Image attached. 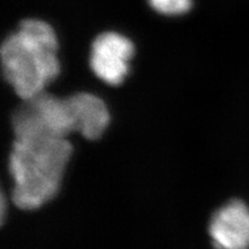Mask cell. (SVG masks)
<instances>
[{
	"instance_id": "1",
	"label": "cell",
	"mask_w": 249,
	"mask_h": 249,
	"mask_svg": "<svg viewBox=\"0 0 249 249\" xmlns=\"http://www.w3.org/2000/svg\"><path fill=\"white\" fill-rule=\"evenodd\" d=\"M58 38L53 28L37 18H27L1 45L5 80L22 101L46 91L60 73Z\"/></svg>"
},
{
	"instance_id": "2",
	"label": "cell",
	"mask_w": 249,
	"mask_h": 249,
	"mask_svg": "<svg viewBox=\"0 0 249 249\" xmlns=\"http://www.w3.org/2000/svg\"><path fill=\"white\" fill-rule=\"evenodd\" d=\"M71 154L67 139H15L9 155L14 204L35 210L51 201L58 194Z\"/></svg>"
},
{
	"instance_id": "3",
	"label": "cell",
	"mask_w": 249,
	"mask_h": 249,
	"mask_svg": "<svg viewBox=\"0 0 249 249\" xmlns=\"http://www.w3.org/2000/svg\"><path fill=\"white\" fill-rule=\"evenodd\" d=\"M15 139H67L79 133V118L73 95L60 98L42 92L26 99L12 116Z\"/></svg>"
},
{
	"instance_id": "4",
	"label": "cell",
	"mask_w": 249,
	"mask_h": 249,
	"mask_svg": "<svg viewBox=\"0 0 249 249\" xmlns=\"http://www.w3.org/2000/svg\"><path fill=\"white\" fill-rule=\"evenodd\" d=\"M135 48L132 40L114 31H107L93 39L90 67L96 76L110 86H119L128 75Z\"/></svg>"
},
{
	"instance_id": "5",
	"label": "cell",
	"mask_w": 249,
	"mask_h": 249,
	"mask_svg": "<svg viewBox=\"0 0 249 249\" xmlns=\"http://www.w3.org/2000/svg\"><path fill=\"white\" fill-rule=\"evenodd\" d=\"M209 234L216 249H249V208L233 200L213 214Z\"/></svg>"
},
{
	"instance_id": "6",
	"label": "cell",
	"mask_w": 249,
	"mask_h": 249,
	"mask_svg": "<svg viewBox=\"0 0 249 249\" xmlns=\"http://www.w3.org/2000/svg\"><path fill=\"white\" fill-rule=\"evenodd\" d=\"M73 96L79 117V133L88 140L99 139L110 124L107 107L92 93L79 92Z\"/></svg>"
},
{
	"instance_id": "7",
	"label": "cell",
	"mask_w": 249,
	"mask_h": 249,
	"mask_svg": "<svg viewBox=\"0 0 249 249\" xmlns=\"http://www.w3.org/2000/svg\"><path fill=\"white\" fill-rule=\"evenodd\" d=\"M149 5L157 13L163 15H182L193 6V0H148Z\"/></svg>"
}]
</instances>
